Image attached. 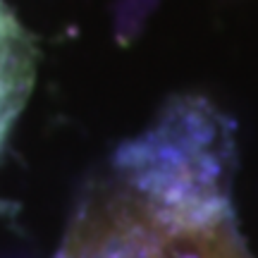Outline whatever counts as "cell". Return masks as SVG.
<instances>
[{
	"label": "cell",
	"mask_w": 258,
	"mask_h": 258,
	"mask_svg": "<svg viewBox=\"0 0 258 258\" xmlns=\"http://www.w3.org/2000/svg\"><path fill=\"white\" fill-rule=\"evenodd\" d=\"M232 120L201 96H182L117 151L112 175L165 206L220 213L232 211Z\"/></svg>",
	"instance_id": "6da1fadb"
},
{
	"label": "cell",
	"mask_w": 258,
	"mask_h": 258,
	"mask_svg": "<svg viewBox=\"0 0 258 258\" xmlns=\"http://www.w3.org/2000/svg\"><path fill=\"white\" fill-rule=\"evenodd\" d=\"M31 50L12 19L0 12V141L24 105L31 86Z\"/></svg>",
	"instance_id": "7a4b0ae2"
}]
</instances>
